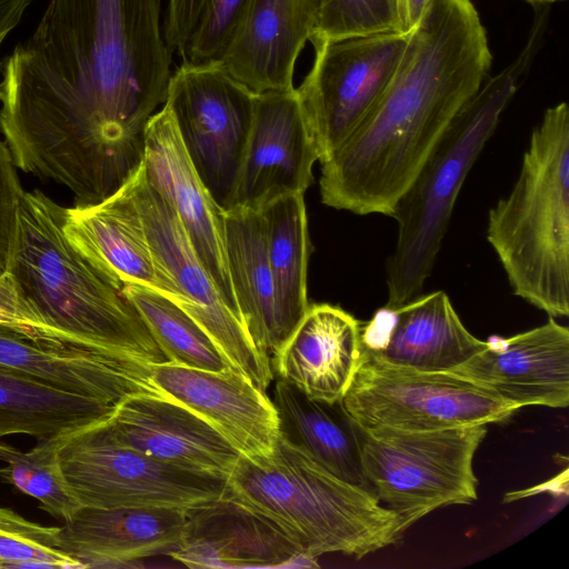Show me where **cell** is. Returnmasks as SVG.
Returning <instances> with one entry per match:
<instances>
[{"label":"cell","instance_id":"20","mask_svg":"<svg viewBox=\"0 0 569 569\" xmlns=\"http://www.w3.org/2000/svg\"><path fill=\"white\" fill-rule=\"evenodd\" d=\"M187 509L82 507L59 527L61 549L82 568L123 567L172 556L182 540Z\"/></svg>","mask_w":569,"mask_h":569},{"label":"cell","instance_id":"12","mask_svg":"<svg viewBox=\"0 0 569 569\" xmlns=\"http://www.w3.org/2000/svg\"><path fill=\"white\" fill-rule=\"evenodd\" d=\"M130 182L154 260L177 292L174 302L210 335L242 375L266 391L273 378L271 360L257 350L241 318L222 299L173 208L147 179L143 164Z\"/></svg>","mask_w":569,"mask_h":569},{"label":"cell","instance_id":"11","mask_svg":"<svg viewBox=\"0 0 569 569\" xmlns=\"http://www.w3.org/2000/svg\"><path fill=\"white\" fill-rule=\"evenodd\" d=\"M409 33L311 40L313 63L296 89L311 136L326 160L361 124L391 81Z\"/></svg>","mask_w":569,"mask_h":569},{"label":"cell","instance_id":"36","mask_svg":"<svg viewBox=\"0 0 569 569\" xmlns=\"http://www.w3.org/2000/svg\"><path fill=\"white\" fill-rule=\"evenodd\" d=\"M34 0H0V48Z\"/></svg>","mask_w":569,"mask_h":569},{"label":"cell","instance_id":"22","mask_svg":"<svg viewBox=\"0 0 569 569\" xmlns=\"http://www.w3.org/2000/svg\"><path fill=\"white\" fill-rule=\"evenodd\" d=\"M62 228L70 243L113 279L176 301L172 283L154 260L130 181L97 204L64 208Z\"/></svg>","mask_w":569,"mask_h":569},{"label":"cell","instance_id":"33","mask_svg":"<svg viewBox=\"0 0 569 569\" xmlns=\"http://www.w3.org/2000/svg\"><path fill=\"white\" fill-rule=\"evenodd\" d=\"M23 192L11 153L0 139V276L9 269Z\"/></svg>","mask_w":569,"mask_h":569},{"label":"cell","instance_id":"38","mask_svg":"<svg viewBox=\"0 0 569 569\" xmlns=\"http://www.w3.org/2000/svg\"><path fill=\"white\" fill-rule=\"evenodd\" d=\"M526 1L536 3V4H549V3H553L557 1H561V0H526Z\"/></svg>","mask_w":569,"mask_h":569},{"label":"cell","instance_id":"4","mask_svg":"<svg viewBox=\"0 0 569 569\" xmlns=\"http://www.w3.org/2000/svg\"><path fill=\"white\" fill-rule=\"evenodd\" d=\"M548 14V9L539 10L526 46L455 116L395 204L390 217L397 222V240L387 261L385 307L397 308L420 295L465 180L542 47Z\"/></svg>","mask_w":569,"mask_h":569},{"label":"cell","instance_id":"18","mask_svg":"<svg viewBox=\"0 0 569 569\" xmlns=\"http://www.w3.org/2000/svg\"><path fill=\"white\" fill-rule=\"evenodd\" d=\"M107 425L122 445L199 473L227 479L240 457L209 422L163 395L127 397Z\"/></svg>","mask_w":569,"mask_h":569},{"label":"cell","instance_id":"7","mask_svg":"<svg viewBox=\"0 0 569 569\" xmlns=\"http://www.w3.org/2000/svg\"><path fill=\"white\" fill-rule=\"evenodd\" d=\"M488 425L431 431L360 429L363 475L403 533L431 511L477 500L473 458Z\"/></svg>","mask_w":569,"mask_h":569},{"label":"cell","instance_id":"5","mask_svg":"<svg viewBox=\"0 0 569 569\" xmlns=\"http://www.w3.org/2000/svg\"><path fill=\"white\" fill-rule=\"evenodd\" d=\"M228 496L277 526L302 557L360 559L399 540L398 516L376 495L330 473L280 435L264 456L240 455Z\"/></svg>","mask_w":569,"mask_h":569},{"label":"cell","instance_id":"9","mask_svg":"<svg viewBox=\"0 0 569 569\" xmlns=\"http://www.w3.org/2000/svg\"><path fill=\"white\" fill-rule=\"evenodd\" d=\"M108 420L61 436L60 465L82 507L190 509L228 496L227 479L127 447L112 436Z\"/></svg>","mask_w":569,"mask_h":569},{"label":"cell","instance_id":"24","mask_svg":"<svg viewBox=\"0 0 569 569\" xmlns=\"http://www.w3.org/2000/svg\"><path fill=\"white\" fill-rule=\"evenodd\" d=\"M361 357V322L329 303L310 305L277 353L272 372L308 397L341 400Z\"/></svg>","mask_w":569,"mask_h":569},{"label":"cell","instance_id":"31","mask_svg":"<svg viewBox=\"0 0 569 569\" xmlns=\"http://www.w3.org/2000/svg\"><path fill=\"white\" fill-rule=\"evenodd\" d=\"M401 31L398 0H320L311 40Z\"/></svg>","mask_w":569,"mask_h":569},{"label":"cell","instance_id":"25","mask_svg":"<svg viewBox=\"0 0 569 569\" xmlns=\"http://www.w3.org/2000/svg\"><path fill=\"white\" fill-rule=\"evenodd\" d=\"M230 278L244 328L257 350L271 360L286 342L267 252L261 211H226Z\"/></svg>","mask_w":569,"mask_h":569},{"label":"cell","instance_id":"21","mask_svg":"<svg viewBox=\"0 0 569 569\" xmlns=\"http://www.w3.org/2000/svg\"><path fill=\"white\" fill-rule=\"evenodd\" d=\"M319 9L320 0H250L220 64L254 93L292 89L296 62Z\"/></svg>","mask_w":569,"mask_h":569},{"label":"cell","instance_id":"32","mask_svg":"<svg viewBox=\"0 0 569 569\" xmlns=\"http://www.w3.org/2000/svg\"><path fill=\"white\" fill-rule=\"evenodd\" d=\"M250 0H207L180 53L183 63H220L247 13Z\"/></svg>","mask_w":569,"mask_h":569},{"label":"cell","instance_id":"8","mask_svg":"<svg viewBox=\"0 0 569 569\" xmlns=\"http://www.w3.org/2000/svg\"><path fill=\"white\" fill-rule=\"evenodd\" d=\"M341 402L362 430L431 431L489 425L520 409L450 371L393 366L362 350Z\"/></svg>","mask_w":569,"mask_h":569},{"label":"cell","instance_id":"23","mask_svg":"<svg viewBox=\"0 0 569 569\" xmlns=\"http://www.w3.org/2000/svg\"><path fill=\"white\" fill-rule=\"evenodd\" d=\"M186 513L182 540L171 557L187 567H283L308 561L277 526L229 496Z\"/></svg>","mask_w":569,"mask_h":569},{"label":"cell","instance_id":"17","mask_svg":"<svg viewBox=\"0 0 569 569\" xmlns=\"http://www.w3.org/2000/svg\"><path fill=\"white\" fill-rule=\"evenodd\" d=\"M487 346L462 323L443 290L379 309L361 323V350L383 362L421 371H450Z\"/></svg>","mask_w":569,"mask_h":569},{"label":"cell","instance_id":"10","mask_svg":"<svg viewBox=\"0 0 569 569\" xmlns=\"http://www.w3.org/2000/svg\"><path fill=\"white\" fill-rule=\"evenodd\" d=\"M256 94L220 63L182 62L169 79L164 104L193 168L224 211L233 207Z\"/></svg>","mask_w":569,"mask_h":569},{"label":"cell","instance_id":"3","mask_svg":"<svg viewBox=\"0 0 569 569\" xmlns=\"http://www.w3.org/2000/svg\"><path fill=\"white\" fill-rule=\"evenodd\" d=\"M63 211L39 189L23 192L8 271L24 299L71 347L169 362L124 284L70 243Z\"/></svg>","mask_w":569,"mask_h":569},{"label":"cell","instance_id":"28","mask_svg":"<svg viewBox=\"0 0 569 569\" xmlns=\"http://www.w3.org/2000/svg\"><path fill=\"white\" fill-rule=\"evenodd\" d=\"M123 289L169 362L216 372L237 369L210 335L173 300L139 284L128 283Z\"/></svg>","mask_w":569,"mask_h":569},{"label":"cell","instance_id":"30","mask_svg":"<svg viewBox=\"0 0 569 569\" xmlns=\"http://www.w3.org/2000/svg\"><path fill=\"white\" fill-rule=\"evenodd\" d=\"M0 568H82L60 547L59 527L27 520L0 507Z\"/></svg>","mask_w":569,"mask_h":569},{"label":"cell","instance_id":"35","mask_svg":"<svg viewBox=\"0 0 569 569\" xmlns=\"http://www.w3.org/2000/svg\"><path fill=\"white\" fill-rule=\"evenodd\" d=\"M207 0H169L163 24L166 43L171 52H182Z\"/></svg>","mask_w":569,"mask_h":569},{"label":"cell","instance_id":"16","mask_svg":"<svg viewBox=\"0 0 569 569\" xmlns=\"http://www.w3.org/2000/svg\"><path fill=\"white\" fill-rule=\"evenodd\" d=\"M150 378L166 397L209 422L246 457L270 453L279 437L272 400L237 369L226 372L172 362L152 365Z\"/></svg>","mask_w":569,"mask_h":569},{"label":"cell","instance_id":"13","mask_svg":"<svg viewBox=\"0 0 569 569\" xmlns=\"http://www.w3.org/2000/svg\"><path fill=\"white\" fill-rule=\"evenodd\" d=\"M317 160L296 89L257 93L232 209L261 211L283 196L305 194Z\"/></svg>","mask_w":569,"mask_h":569},{"label":"cell","instance_id":"34","mask_svg":"<svg viewBox=\"0 0 569 569\" xmlns=\"http://www.w3.org/2000/svg\"><path fill=\"white\" fill-rule=\"evenodd\" d=\"M0 325L17 329L42 342L69 346L24 299L9 271L0 276Z\"/></svg>","mask_w":569,"mask_h":569},{"label":"cell","instance_id":"29","mask_svg":"<svg viewBox=\"0 0 569 569\" xmlns=\"http://www.w3.org/2000/svg\"><path fill=\"white\" fill-rule=\"evenodd\" d=\"M63 433L38 439L37 445L22 451L0 441V479L37 499L52 517L67 521L81 508L62 471L59 447Z\"/></svg>","mask_w":569,"mask_h":569},{"label":"cell","instance_id":"19","mask_svg":"<svg viewBox=\"0 0 569 569\" xmlns=\"http://www.w3.org/2000/svg\"><path fill=\"white\" fill-rule=\"evenodd\" d=\"M0 367L112 406L136 393L162 395L150 378L151 365L117 353L42 342L4 325H0Z\"/></svg>","mask_w":569,"mask_h":569},{"label":"cell","instance_id":"37","mask_svg":"<svg viewBox=\"0 0 569 569\" xmlns=\"http://www.w3.org/2000/svg\"><path fill=\"white\" fill-rule=\"evenodd\" d=\"M430 0H398L400 29L409 33L422 18Z\"/></svg>","mask_w":569,"mask_h":569},{"label":"cell","instance_id":"26","mask_svg":"<svg viewBox=\"0 0 569 569\" xmlns=\"http://www.w3.org/2000/svg\"><path fill=\"white\" fill-rule=\"evenodd\" d=\"M272 402L283 439L339 479L371 491L362 469L360 429L341 400H316L277 379Z\"/></svg>","mask_w":569,"mask_h":569},{"label":"cell","instance_id":"14","mask_svg":"<svg viewBox=\"0 0 569 569\" xmlns=\"http://www.w3.org/2000/svg\"><path fill=\"white\" fill-rule=\"evenodd\" d=\"M143 170L147 179L173 208L222 299L241 318L228 266L227 212L198 176L184 150L173 116L164 103L148 123Z\"/></svg>","mask_w":569,"mask_h":569},{"label":"cell","instance_id":"6","mask_svg":"<svg viewBox=\"0 0 569 569\" xmlns=\"http://www.w3.org/2000/svg\"><path fill=\"white\" fill-rule=\"evenodd\" d=\"M487 240L513 295L569 316V108L545 111L510 192L488 213Z\"/></svg>","mask_w":569,"mask_h":569},{"label":"cell","instance_id":"27","mask_svg":"<svg viewBox=\"0 0 569 569\" xmlns=\"http://www.w3.org/2000/svg\"><path fill=\"white\" fill-rule=\"evenodd\" d=\"M267 252L278 312L286 339L306 315L307 270L311 250L302 193L287 194L266 206Z\"/></svg>","mask_w":569,"mask_h":569},{"label":"cell","instance_id":"1","mask_svg":"<svg viewBox=\"0 0 569 569\" xmlns=\"http://www.w3.org/2000/svg\"><path fill=\"white\" fill-rule=\"evenodd\" d=\"M491 61L471 0H430L377 104L321 162L322 203L390 217L455 116L482 86Z\"/></svg>","mask_w":569,"mask_h":569},{"label":"cell","instance_id":"2","mask_svg":"<svg viewBox=\"0 0 569 569\" xmlns=\"http://www.w3.org/2000/svg\"><path fill=\"white\" fill-rule=\"evenodd\" d=\"M171 51L159 0H48L29 39L1 67L81 108L131 174L163 104Z\"/></svg>","mask_w":569,"mask_h":569},{"label":"cell","instance_id":"15","mask_svg":"<svg viewBox=\"0 0 569 569\" xmlns=\"http://www.w3.org/2000/svg\"><path fill=\"white\" fill-rule=\"evenodd\" d=\"M520 409L569 405V329L555 318L487 346L450 370Z\"/></svg>","mask_w":569,"mask_h":569}]
</instances>
